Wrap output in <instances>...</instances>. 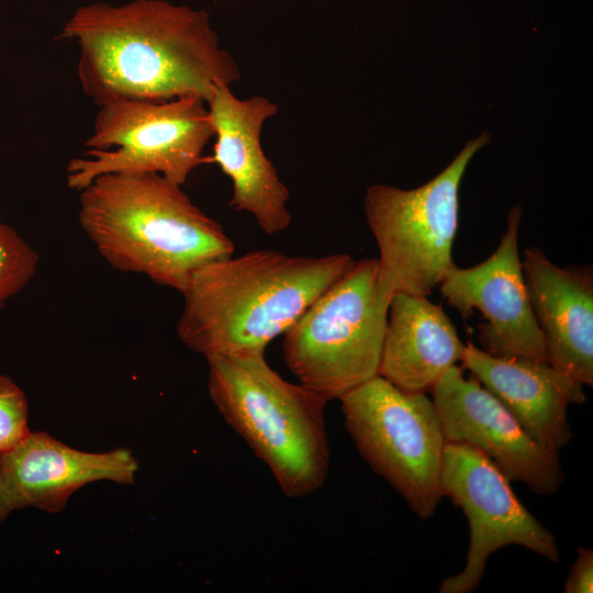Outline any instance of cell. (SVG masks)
Instances as JSON below:
<instances>
[{"mask_svg":"<svg viewBox=\"0 0 593 593\" xmlns=\"http://www.w3.org/2000/svg\"><path fill=\"white\" fill-rule=\"evenodd\" d=\"M522 267L548 362L593 385L592 267H559L536 247L524 250Z\"/></svg>","mask_w":593,"mask_h":593,"instance_id":"15","label":"cell"},{"mask_svg":"<svg viewBox=\"0 0 593 593\" xmlns=\"http://www.w3.org/2000/svg\"><path fill=\"white\" fill-rule=\"evenodd\" d=\"M58 38L78 43V78L98 107L183 97L206 102L217 85L231 86L240 78L209 13L163 0L81 7Z\"/></svg>","mask_w":593,"mask_h":593,"instance_id":"1","label":"cell"},{"mask_svg":"<svg viewBox=\"0 0 593 593\" xmlns=\"http://www.w3.org/2000/svg\"><path fill=\"white\" fill-rule=\"evenodd\" d=\"M393 294L378 259L355 261L283 334L299 382L331 401L378 376Z\"/></svg>","mask_w":593,"mask_h":593,"instance_id":"5","label":"cell"},{"mask_svg":"<svg viewBox=\"0 0 593 593\" xmlns=\"http://www.w3.org/2000/svg\"><path fill=\"white\" fill-rule=\"evenodd\" d=\"M31 432L29 403L22 389L0 374V455L13 448Z\"/></svg>","mask_w":593,"mask_h":593,"instance_id":"18","label":"cell"},{"mask_svg":"<svg viewBox=\"0 0 593 593\" xmlns=\"http://www.w3.org/2000/svg\"><path fill=\"white\" fill-rule=\"evenodd\" d=\"M490 139L483 132L467 142L448 166L421 187L404 190L374 183L367 189L366 221L394 293L428 296L454 265L460 184L470 161Z\"/></svg>","mask_w":593,"mask_h":593,"instance_id":"6","label":"cell"},{"mask_svg":"<svg viewBox=\"0 0 593 593\" xmlns=\"http://www.w3.org/2000/svg\"><path fill=\"white\" fill-rule=\"evenodd\" d=\"M463 349L441 305L427 296L392 295L379 376L406 392H432L443 376L461 362Z\"/></svg>","mask_w":593,"mask_h":593,"instance_id":"16","label":"cell"},{"mask_svg":"<svg viewBox=\"0 0 593 593\" xmlns=\"http://www.w3.org/2000/svg\"><path fill=\"white\" fill-rule=\"evenodd\" d=\"M38 262L37 251L0 221V309L31 281Z\"/></svg>","mask_w":593,"mask_h":593,"instance_id":"17","label":"cell"},{"mask_svg":"<svg viewBox=\"0 0 593 593\" xmlns=\"http://www.w3.org/2000/svg\"><path fill=\"white\" fill-rule=\"evenodd\" d=\"M138 468L128 448L83 451L31 430L0 455V523L26 507L59 513L76 491L93 482L134 484Z\"/></svg>","mask_w":593,"mask_h":593,"instance_id":"13","label":"cell"},{"mask_svg":"<svg viewBox=\"0 0 593 593\" xmlns=\"http://www.w3.org/2000/svg\"><path fill=\"white\" fill-rule=\"evenodd\" d=\"M354 264L344 253L304 257L270 249L209 262L181 292L177 335L205 358L265 350Z\"/></svg>","mask_w":593,"mask_h":593,"instance_id":"2","label":"cell"},{"mask_svg":"<svg viewBox=\"0 0 593 593\" xmlns=\"http://www.w3.org/2000/svg\"><path fill=\"white\" fill-rule=\"evenodd\" d=\"M461 366L540 447L559 455L569 444L572 432L568 409L586 401L584 384L579 380L548 361L493 356L470 342L465 345Z\"/></svg>","mask_w":593,"mask_h":593,"instance_id":"14","label":"cell"},{"mask_svg":"<svg viewBox=\"0 0 593 593\" xmlns=\"http://www.w3.org/2000/svg\"><path fill=\"white\" fill-rule=\"evenodd\" d=\"M214 132L206 102L112 101L99 107L89 148L67 166V186L80 191L104 174L156 172L178 184L204 159Z\"/></svg>","mask_w":593,"mask_h":593,"instance_id":"8","label":"cell"},{"mask_svg":"<svg viewBox=\"0 0 593 593\" xmlns=\"http://www.w3.org/2000/svg\"><path fill=\"white\" fill-rule=\"evenodd\" d=\"M447 441L483 452L510 480L540 495L564 480L559 455L534 441L511 412L462 366L451 367L432 391Z\"/></svg>","mask_w":593,"mask_h":593,"instance_id":"11","label":"cell"},{"mask_svg":"<svg viewBox=\"0 0 593 593\" xmlns=\"http://www.w3.org/2000/svg\"><path fill=\"white\" fill-rule=\"evenodd\" d=\"M79 192L80 226L116 270L181 293L197 269L234 253L222 225L160 174H104Z\"/></svg>","mask_w":593,"mask_h":593,"instance_id":"3","label":"cell"},{"mask_svg":"<svg viewBox=\"0 0 593 593\" xmlns=\"http://www.w3.org/2000/svg\"><path fill=\"white\" fill-rule=\"evenodd\" d=\"M339 401L346 429L362 458L418 518H432L444 497L447 443L433 399L403 391L378 374Z\"/></svg>","mask_w":593,"mask_h":593,"instance_id":"7","label":"cell"},{"mask_svg":"<svg viewBox=\"0 0 593 593\" xmlns=\"http://www.w3.org/2000/svg\"><path fill=\"white\" fill-rule=\"evenodd\" d=\"M205 359L213 404L266 463L282 492L300 497L321 489L329 468L328 401L284 380L267 363L265 350Z\"/></svg>","mask_w":593,"mask_h":593,"instance_id":"4","label":"cell"},{"mask_svg":"<svg viewBox=\"0 0 593 593\" xmlns=\"http://www.w3.org/2000/svg\"><path fill=\"white\" fill-rule=\"evenodd\" d=\"M593 591V551L579 547L578 556L563 585L564 593H591Z\"/></svg>","mask_w":593,"mask_h":593,"instance_id":"19","label":"cell"},{"mask_svg":"<svg viewBox=\"0 0 593 593\" xmlns=\"http://www.w3.org/2000/svg\"><path fill=\"white\" fill-rule=\"evenodd\" d=\"M523 209L514 205L496 249L480 264L460 268L455 264L438 287L447 302L463 318L474 310L480 348L500 357L548 361L544 336L535 318L524 279L518 249Z\"/></svg>","mask_w":593,"mask_h":593,"instance_id":"10","label":"cell"},{"mask_svg":"<svg viewBox=\"0 0 593 593\" xmlns=\"http://www.w3.org/2000/svg\"><path fill=\"white\" fill-rule=\"evenodd\" d=\"M215 138L211 161L232 181L230 206L254 216L267 235L278 234L291 224L290 192L281 181L261 145L267 120L278 112L264 96L237 98L231 86L217 85L206 101Z\"/></svg>","mask_w":593,"mask_h":593,"instance_id":"12","label":"cell"},{"mask_svg":"<svg viewBox=\"0 0 593 593\" xmlns=\"http://www.w3.org/2000/svg\"><path fill=\"white\" fill-rule=\"evenodd\" d=\"M510 479L480 450L447 441L441 469L443 495L466 515L470 540L463 569L446 578L439 593H470L483 579L488 558L511 545L550 562L559 561L555 535L516 497Z\"/></svg>","mask_w":593,"mask_h":593,"instance_id":"9","label":"cell"}]
</instances>
